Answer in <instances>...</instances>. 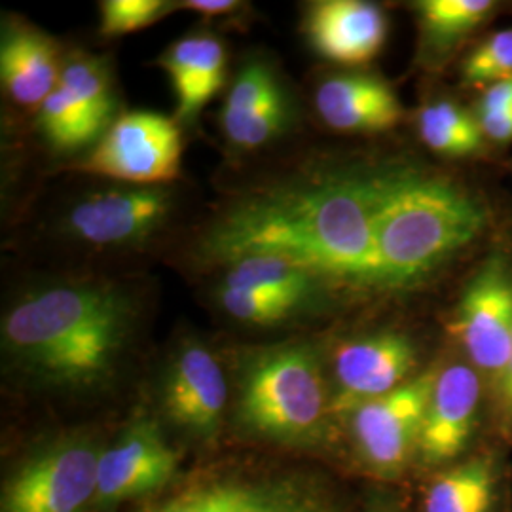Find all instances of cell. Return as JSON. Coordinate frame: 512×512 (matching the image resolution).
Wrapping results in <instances>:
<instances>
[{
	"instance_id": "cell-11",
	"label": "cell",
	"mask_w": 512,
	"mask_h": 512,
	"mask_svg": "<svg viewBox=\"0 0 512 512\" xmlns=\"http://www.w3.org/2000/svg\"><path fill=\"white\" fill-rule=\"evenodd\" d=\"M171 211V194L160 186H131L97 192L76 203L65 220L78 241L110 247L143 241Z\"/></svg>"
},
{
	"instance_id": "cell-14",
	"label": "cell",
	"mask_w": 512,
	"mask_h": 512,
	"mask_svg": "<svg viewBox=\"0 0 512 512\" xmlns=\"http://www.w3.org/2000/svg\"><path fill=\"white\" fill-rule=\"evenodd\" d=\"M291 120L289 97L274 71L249 61L234 80L222 109V131L232 147H264L283 133Z\"/></svg>"
},
{
	"instance_id": "cell-16",
	"label": "cell",
	"mask_w": 512,
	"mask_h": 512,
	"mask_svg": "<svg viewBox=\"0 0 512 512\" xmlns=\"http://www.w3.org/2000/svg\"><path fill=\"white\" fill-rule=\"evenodd\" d=\"M321 120L344 133H384L403 118V107L391 86L370 74H338L315 93Z\"/></svg>"
},
{
	"instance_id": "cell-2",
	"label": "cell",
	"mask_w": 512,
	"mask_h": 512,
	"mask_svg": "<svg viewBox=\"0 0 512 512\" xmlns=\"http://www.w3.org/2000/svg\"><path fill=\"white\" fill-rule=\"evenodd\" d=\"M128 300L101 285H57L25 296L4 319V344L48 384L109 378L129 332Z\"/></svg>"
},
{
	"instance_id": "cell-28",
	"label": "cell",
	"mask_w": 512,
	"mask_h": 512,
	"mask_svg": "<svg viewBox=\"0 0 512 512\" xmlns=\"http://www.w3.org/2000/svg\"><path fill=\"white\" fill-rule=\"evenodd\" d=\"M171 6L164 0H107L101 4V33L105 37L135 33L165 16Z\"/></svg>"
},
{
	"instance_id": "cell-7",
	"label": "cell",
	"mask_w": 512,
	"mask_h": 512,
	"mask_svg": "<svg viewBox=\"0 0 512 512\" xmlns=\"http://www.w3.org/2000/svg\"><path fill=\"white\" fill-rule=\"evenodd\" d=\"M437 368L391 391L389 395L359 406L351 416V433L359 456L378 476L393 478L406 469L420 450L421 431Z\"/></svg>"
},
{
	"instance_id": "cell-22",
	"label": "cell",
	"mask_w": 512,
	"mask_h": 512,
	"mask_svg": "<svg viewBox=\"0 0 512 512\" xmlns=\"http://www.w3.org/2000/svg\"><path fill=\"white\" fill-rule=\"evenodd\" d=\"M495 484L492 459H469L431 484L425 495V512H492Z\"/></svg>"
},
{
	"instance_id": "cell-5",
	"label": "cell",
	"mask_w": 512,
	"mask_h": 512,
	"mask_svg": "<svg viewBox=\"0 0 512 512\" xmlns=\"http://www.w3.org/2000/svg\"><path fill=\"white\" fill-rule=\"evenodd\" d=\"M101 452L92 440H59L27 459L2 490V512H82L95 501Z\"/></svg>"
},
{
	"instance_id": "cell-25",
	"label": "cell",
	"mask_w": 512,
	"mask_h": 512,
	"mask_svg": "<svg viewBox=\"0 0 512 512\" xmlns=\"http://www.w3.org/2000/svg\"><path fill=\"white\" fill-rule=\"evenodd\" d=\"M220 306L230 317L247 325H275L308 310L319 296L285 293V291H255V289H232L220 285Z\"/></svg>"
},
{
	"instance_id": "cell-26",
	"label": "cell",
	"mask_w": 512,
	"mask_h": 512,
	"mask_svg": "<svg viewBox=\"0 0 512 512\" xmlns=\"http://www.w3.org/2000/svg\"><path fill=\"white\" fill-rule=\"evenodd\" d=\"M59 84L80 101L86 109L110 128V118L114 112V95L110 86L107 67L93 57L78 55L67 61L61 69Z\"/></svg>"
},
{
	"instance_id": "cell-13",
	"label": "cell",
	"mask_w": 512,
	"mask_h": 512,
	"mask_svg": "<svg viewBox=\"0 0 512 512\" xmlns=\"http://www.w3.org/2000/svg\"><path fill=\"white\" fill-rule=\"evenodd\" d=\"M480 397L482 382L469 363L437 370L420 439L421 456L427 463L456 459L469 446Z\"/></svg>"
},
{
	"instance_id": "cell-15",
	"label": "cell",
	"mask_w": 512,
	"mask_h": 512,
	"mask_svg": "<svg viewBox=\"0 0 512 512\" xmlns=\"http://www.w3.org/2000/svg\"><path fill=\"white\" fill-rule=\"evenodd\" d=\"M311 48L340 65H366L384 48V12L363 0H323L311 4L304 19Z\"/></svg>"
},
{
	"instance_id": "cell-8",
	"label": "cell",
	"mask_w": 512,
	"mask_h": 512,
	"mask_svg": "<svg viewBox=\"0 0 512 512\" xmlns=\"http://www.w3.org/2000/svg\"><path fill=\"white\" fill-rule=\"evenodd\" d=\"M181 150V131L171 118L137 110L110 124L82 167L95 175L156 186L179 175Z\"/></svg>"
},
{
	"instance_id": "cell-23",
	"label": "cell",
	"mask_w": 512,
	"mask_h": 512,
	"mask_svg": "<svg viewBox=\"0 0 512 512\" xmlns=\"http://www.w3.org/2000/svg\"><path fill=\"white\" fill-rule=\"evenodd\" d=\"M38 128L52 147L73 152L88 147L107 126L59 84L38 109Z\"/></svg>"
},
{
	"instance_id": "cell-6",
	"label": "cell",
	"mask_w": 512,
	"mask_h": 512,
	"mask_svg": "<svg viewBox=\"0 0 512 512\" xmlns=\"http://www.w3.org/2000/svg\"><path fill=\"white\" fill-rule=\"evenodd\" d=\"M452 330L469 365L497 389L512 349V264L507 256H488L469 279Z\"/></svg>"
},
{
	"instance_id": "cell-10",
	"label": "cell",
	"mask_w": 512,
	"mask_h": 512,
	"mask_svg": "<svg viewBox=\"0 0 512 512\" xmlns=\"http://www.w3.org/2000/svg\"><path fill=\"white\" fill-rule=\"evenodd\" d=\"M179 458L160 429L148 420L133 421L114 444L101 452L97 467V507L162 490L177 471Z\"/></svg>"
},
{
	"instance_id": "cell-1",
	"label": "cell",
	"mask_w": 512,
	"mask_h": 512,
	"mask_svg": "<svg viewBox=\"0 0 512 512\" xmlns=\"http://www.w3.org/2000/svg\"><path fill=\"white\" fill-rule=\"evenodd\" d=\"M382 169L344 171L281 186L234 205L203 253L224 266L277 256L319 277L378 291Z\"/></svg>"
},
{
	"instance_id": "cell-18",
	"label": "cell",
	"mask_w": 512,
	"mask_h": 512,
	"mask_svg": "<svg viewBox=\"0 0 512 512\" xmlns=\"http://www.w3.org/2000/svg\"><path fill=\"white\" fill-rule=\"evenodd\" d=\"M55 44L27 27H12L2 37L0 74L12 99L23 107H38L59 86L61 78Z\"/></svg>"
},
{
	"instance_id": "cell-21",
	"label": "cell",
	"mask_w": 512,
	"mask_h": 512,
	"mask_svg": "<svg viewBox=\"0 0 512 512\" xmlns=\"http://www.w3.org/2000/svg\"><path fill=\"white\" fill-rule=\"evenodd\" d=\"M418 133L425 147L446 158L476 156L488 143L478 118L448 99H437L421 107Z\"/></svg>"
},
{
	"instance_id": "cell-9",
	"label": "cell",
	"mask_w": 512,
	"mask_h": 512,
	"mask_svg": "<svg viewBox=\"0 0 512 512\" xmlns=\"http://www.w3.org/2000/svg\"><path fill=\"white\" fill-rule=\"evenodd\" d=\"M416 368L414 342L395 330H382L344 342L334 353L332 416H351L410 382Z\"/></svg>"
},
{
	"instance_id": "cell-29",
	"label": "cell",
	"mask_w": 512,
	"mask_h": 512,
	"mask_svg": "<svg viewBox=\"0 0 512 512\" xmlns=\"http://www.w3.org/2000/svg\"><path fill=\"white\" fill-rule=\"evenodd\" d=\"M512 109V78L494 84L486 90H482L480 101L476 105V118H490L495 114H501L505 110Z\"/></svg>"
},
{
	"instance_id": "cell-4",
	"label": "cell",
	"mask_w": 512,
	"mask_h": 512,
	"mask_svg": "<svg viewBox=\"0 0 512 512\" xmlns=\"http://www.w3.org/2000/svg\"><path fill=\"white\" fill-rule=\"evenodd\" d=\"M332 416L315 349L285 344L258 349L239 370L238 420L249 433L279 444L311 446Z\"/></svg>"
},
{
	"instance_id": "cell-30",
	"label": "cell",
	"mask_w": 512,
	"mask_h": 512,
	"mask_svg": "<svg viewBox=\"0 0 512 512\" xmlns=\"http://www.w3.org/2000/svg\"><path fill=\"white\" fill-rule=\"evenodd\" d=\"M497 395H499V404H501V414H503V421L512 427V349L509 355L507 366L503 370V376L497 384Z\"/></svg>"
},
{
	"instance_id": "cell-19",
	"label": "cell",
	"mask_w": 512,
	"mask_h": 512,
	"mask_svg": "<svg viewBox=\"0 0 512 512\" xmlns=\"http://www.w3.org/2000/svg\"><path fill=\"white\" fill-rule=\"evenodd\" d=\"M179 101V118L190 122L219 92L224 80L226 54L222 42L211 35L177 40L160 59Z\"/></svg>"
},
{
	"instance_id": "cell-12",
	"label": "cell",
	"mask_w": 512,
	"mask_h": 512,
	"mask_svg": "<svg viewBox=\"0 0 512 512\" xmlns=\"http://www.w3.org/2000/svg\"><path fill=\"white\" fill-rule=\"evenodd\" d=\"M228 401L224 372L213 353L198 344L179 349L165 370L162 404L171 423L194 439H213Z\"/></svg>"
},
{
	"instance_id": "cell-31",
	"label": "cell",
	"mask_w": 512,
	"mask_h": 512,
	"mask_svg": "<svg viewBox=\"0 0 512 512\" xmlns=\"http://www.w3.org/2000/svg\"><path fill=\"white\" fill-rule=\"evenodd\" d=\"M184 6L188 10L200 12L205 16H224V14L236 12L239 4L234 0H190V2H184Z\"/></svg>"
},
{
	"instance_id": "cell-24",
	"label": "cell",
	"mask_w": 512,
	"mask_h": 512,
	"mask_svg": "<svg viewBox=\"0 0 512 512\" xmlns=\"http://www.w3.org/2000/svg\"><path fill=\"white\" fill-rule=\"evenodd\" d=\"M319 281V277L298 268L289 260L277 256H247L228 264L222 285L232 289L285 291L319 296Z\"/></svg>"
},
{
	"instance_id": "cell-3",
	"label": "cell",
	"mask_w": 512,
	"mask_h": 512,
	"mask_svg": "<svg viewBox=\"0 0 512 512\" xmlns=\"http://www.w3.org/2000/svg\"><path fill=\"white\" fill-rule=\"evenodd\" d=\"M484 226V207L458 184L410 165L382 167L378 291L420 285Z\"/></svg>"
},
{
	"instance_id": "cell-27",
	"label": "cell",
	"mask_w": 512,
	"mask_h": 512,
	"mask_svg": "<svg viewBox=\"0 0 512 512\" xmlns=\"http://www.w3.org/2000/svg\"><path fill=\"white\" fill-rule=\"evenodd\" d=\"M463 84L490 88L512 78V29L499 31L478 44L461 67Z\"/></svg>"
},
{
	"instance_id": "cell-20",
	"label": "cell",
	"mask_w": 512,
	"mask_h": 512,
	"mask_svg": "<svg viewBox=\"0 0 512 512\" xmlns=\"http://www.w3.org/2000/svg\"><path fill=\"white\" fill-rule=\"evenodd\" d=\"M420 16L421 54L431 63L454 54L495 10L492 0H423Z\"/></svg>"
},
{
	"instance_id": "cell-17",
	"label": "cell",
	"mask_w": 512,
	"mask_h": 512,
	"mask_svg": "<svg viewBox=\"0 0 512 512\" xmlns=\"http://www.w3.org/2000/svg\"><path fill=\"white\" fill-rule=\"evenodd\" d=\"M158 512H330V509L310 490L287 480H219L186 490Z\"/></svg>"
}]
</instances>
